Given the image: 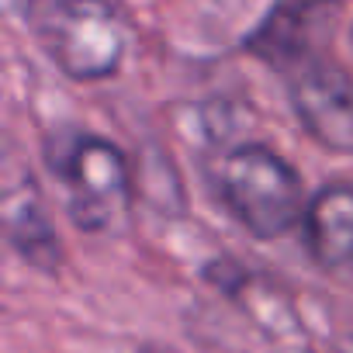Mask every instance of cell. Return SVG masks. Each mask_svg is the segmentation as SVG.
Listing matches in <instances>:
<instances>
[{"label": "cell", "mask_w": 353, "mask_h": 353, "mask_svg": "<svg viewBox=\"0 0 353 353\" xmlns=\"http://www.w3.org/2000/svg\"><path fill=\"white\" fill-rule=\"evenodd\" d=\"M4 239L18 253V260L28 263L32 270L46 277H56L63 270L66 250L32 176H25L18 188L4 194Z\"/></svg>", "instance_id": "8992f818"}, {"label": "cell", "mask_w": 353, "mask_h": 353, "mask_svg": "<svg viewBox=\"0 0 353 353\" xmlns=\"http://www.w3.org/2000/svg\"><path fill=\"white\" fill-rule=\"evenodd\" d=\"M346 353H353V339H350V346H346Z\"/></svg>", "instance_id": "30bf717a"}, {"label": "cell", "mask_w": 353, "mask_h": 353, "mask_svg": "<svg viewBox=\"0 0 353 353\" xmlns=\"http://www.w3.org/2000/svg\"><path fill=\"white\" fill-rule=\"evenodd\" d=\"M288 77L291 111L305 135L329 152L353 156V73L315 56Z\"/></svg>", "instance_id": "277c9868"}, {"label": "cell", "mask_w": 353, "mask_h": 353, "mask_svg": "<svg viewBox=\"0 0 353 353\" xmlns=\"http://www.w3.org/2000/svg\"><path fill=\"white\" fill-rule=\"evenodd\" d=\"M277 353H315V350H308V346H284V350H277Z\"/></svg>", "instance_id": "9c48e42d"}, {"label": "cell", "mask_w": 353, "mask_h": 353, "mask_svg": "<svg viewBox=\"0 0 353 353\" xmlns=\"http://www.w3.org/2000/svg\"><path fill=\"white\" fill-rule=\"evenodd\" d=\"M49 63L80 83L111 80L125 63V25L111 0H49L32 8Z\"/></svg>", "instance_id": "3957f363"}, {"label": "cell", "mask_w": 353, "mask_h": 353, "mask_svg": "<svg viewBox=\"0 0 353 353\" xmlns=\"http://www.w3.org/2000/svg\"><path fill=\"white\" fill-rule=\"evenodd\" d=\"M343 11V0H274L256 28L243 39V49L270 70L294 73L315 59V42L329 35V25Z\"/></svg>", "instance_id": "5b68a950"}, {"label": "cell", "mask_w": 353, "mask_h": 353, "mask_svg": "<svg viewBox=\"0 0 353 353\" xmlns=\"http://www.w3.org/2000/svg\"><path fill=\"white\" fill-rule=\"evenodd\" d=\"M350 46H353V32H350Z\"/></svg>", "instance_id": "8fae6325"}, {"label": "cell", "mask_w": 353, "mask_h": 353, "mask_svg": "<svg viewBox=\"0 0 353 353\" xmlns=\"http://www.w3.org/2000/svg\"><path fill=\"white\" fill-rule=\"evenodd\" d=\"M212 181L232 222L260 243L291 232L305 219L308 194L301 173L263 142H243L222 152Z\"/></svg>", "instance_id": "7a4b0ae2"}, {"label": "cell", "mask_w": 353, "mask_h": 353, "mask_svg": "<svg viewBox=\"0 0 353 353\" xmlns=\"http://www.w3.org/2000/svg\"><path fill=\"white\" fill-rule=\"evenodd\" d=\"M135 353H176V350H170V346H159V343H142Z\"/></svg>", "instance_id": "ba28073f"}, {"label": "cell", "mask_w": 353, "mask_h": 353, "mask_svg": "<svg viewBox=\"0 0 353 353\" xmlns=\"http://www.w3.org/2000/svg\"><path fill=\"white\" fill-rule=\"evenodd\" d=\"M301 239L308 256L322 270L353 267V184L336 181L308 198L301 219Z\"/></svg>", "instance_id": "52a82bcc"}, {"label": "cell", "mask_w": 353, "mask_h": 353, "mask_svg": "<svg viewBox=\"0 0 353 353\" xmlns=\"http://www.w3.org/2000/svg\"><path fill=\"white\" fill-rule=\"evenodd\" d=\"M46 163L66 191V215L80 232H111L132 212L139 184L118 142L94 132H52Z\"/></svg>", "instance_id": "6da1fadb"}]
</instances>
